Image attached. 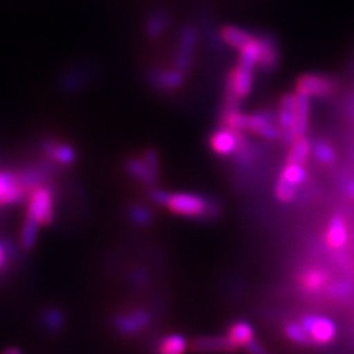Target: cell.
Listing matches in <instances>:
<instances>
[{
    "label": "cell",
    "instance_id": "44dd1931",
    "mask_svg": "<svg viewBox=\"0 0 354 354\" xmlns=\"http://www.w3.org/2000/svg\"><path fill=\"white\" fill-rule=\"evenodd\" d=\"M310 117V97L297 93V109H295V139L306 136Z\"/></svg>",
    "mask_w": 354,
    "mask_h": 354
},
{
    "label": "cell",
    "instance_id": "83f0119b",
    "mask_svg": "<svg viewBox=\"0 0 354 354\" xmlns=\"http://www.w3.org/2000/svg\"><path fill=\"white\" fill-rule=\"evenodd\" d=\"M279 177H282V179H285L286 182H290L294 186H297V185H301L306 180L307 171L304 169V165L285 164V167L282 169Z\"/></svg>",
    "mask_w": 354,
    "mask_h": 354
},
{
    "label": "cell",
    "instance_id": "ac0fdd59",
    "mask_svg": "<svg viewBox=\"0 0 354 354\" xmlns=\"http://www.w3.org/2000/svg\"><path fill=\"white\" fill-rule=\"evenodd\" d=\"M126 170L131 177H135V179L140 180L145 185H152L155 180H157V169L149 165L145 160H143V157L130 158L126 162Z\"/></svg>",
    "mask_w": 354,
    "mask_h": 354
},
{
    "label": "cell",
    "instance_id": "484cf974",
    "mask_svg": "<svg viewBox=\"0 0 354 354\" xmlns=\"http://www.w3.org/2000/svg\"><path fill=\"white\" fill-rule=\"evenodd\" d=\"M283 332H285V335H286L288 339L295 342V344H298V346L313 344L312 338H310V335H308V332L301 326L300 322H298V324L297 322H288L283 328Z\"/></svg>",
    "mask_w": 354,
    "mask_h": 354
},
{
    "label": "cell",
    "instance_id": "e575fe53",
    "mask_svg": "<svg viewBox=\"0 0 354 354\" xmlns=\"http://www.w3.org/2000/svg\"><path fill=\"white\" fill-rule=\"evenodd\" d=\"M247 350H248L250 354H268V353H266V351L263 350V347L259 344V342H257L256 339H254L252 342H250Z\"/></svg>",
    "mask_w": 354,
    "mask_h": 354
},
{
    "label": "cell",
    "instance_id": "4dcf8cb0",
    "mask_svg": "<svg viewBox=\"0 0 354 354\" xmlns=\"http://www.w3.org/2000/svg\"><path fill=\"white\" fill-rule=\"evenodd\" d=\"M129 217L138 226H148L152 221V213L142 205H133L129 212Z\"/></svg>",
    "mask_w": 354,
    "mask_h": 354
},
{
    "label": "cell",
    "instance_id": "cb8c5ba5",
    "mask_svg": "<svg viewBox=\"0 0 354 354\" xmlns=\"http://www.w3.org/2000/svg\"><path fill=\"white\" fill-rule=\"evenodd\" d=\"M40 322L43 329L49 332V334H58L59 330H62L65 325V316L57 307H49L44 310L40 316Z\"/></svg>",
    "mask_w": 354,
    "mask_h": 354
},
{
    "label": "cell",
    "instance_id": "8d00e7d4",
    "mask_svg": "<svg viewBox=\"0 0 354 354\" xmlns=\"http://www.w3.org/2000/svg\"><path fill=\"white\" fill-rule=\"evenodd\" d=\"M0 354H22V350L18 347H8L6 350H3Z\"/></svg>",
    "mask_w": 354,
    "mask_h": 354
},
{
    "label": "cell",
    "instance_id": "7c38bea8",
    "mask_svg": "<svg viewBox=\"0 0 354 354\" xmlns=\"http://www.w3.org/2000/svg\"><path fill=\"white\" fill-rule=\"evenodd\" d=\"M194 353H232L236 348L227 337H198L189 344Z\"/></svg>",
    "mask_w": 354,
    "mask_h": 354
},
{
    "label": "cell",
    "instance_id": "2e32d148",
    "mask_svg": "<svg viewBox=\"0 0 354 354\" xmlns=\"http://www.w3.org/2000/svg\"><path fill=\"white\" fill-rule=\"evenodd\" d=\"M41 226L37 223L35 218L26 214L24 220H22V225L19 227V236H18V245L21 251L30 252L36 248L39 235H40Z\"/></svg>",
    "mask_w": 354,
    "mask_h": 354
},
{
    "label": "cell",
    "instance_id": "52a82bcc",
    "mask_svg": "<svg viewBox=\"0 0 354 354\" xmlns=\"http://www.w3.org/2000/svg\"><path fill=\"white\" fill-rule=\"evenodd\" d=\"M151 324V316L145 310H131V312L120 313L114 317V329L121 337H135L145 330Z\"/></svg>",
    "mask_w": 354,
    "mask_h": 354
},
{
    "label": "cell",
    "instance_id": "7402d4cb",
    "mask_svg": "<svg viewBox=\"0 0 354 354\" xmlns=\"http://www.w3.org/2000/svg\"><path fill=\"white\" fill-rule=\"evenodd\" d=\"M252 35L248 31L234 27V26H226L220 30V39L223 40L227 46L241 50L245 44L251 40Z\"/></svg>",
    "mask_w": 354,
    "mask_h": 354
},
{
    "label": "cell",
    "instance_id": "ba28073f",
    "mask_svg": "<svg viewBox=\"0 0 354 354\" xmlns=\"http://www.w3.org/2000/svg\"><path fill=\"white\" fill-rule=\"evenodd\" d=\"M40 151L46 157L48 161L57 165H62V167H70L77 160V151L66 142H61L58 139L48 138L41 140Z\"/></svg>",
    "mask_w": 354,
    "mask_h": 354
},
{
    "label": "cell",
    "instance_id": "ffe728a7",
    "mask_svg": "<svg viewBox=\"0 0 354 354\" xmlns=\"http://www.w3.org/2000/svg\"><path fill=\"white\" fill-rule=\"evenodd\" d=\"M290 151H288L286 164H297V165H304L312 153V145H310V140L306 136L297 138L294 142L290 143Z\"/></svg>",
    "mask_w": 354,
    "mask_h": 354
},
{
    "label": "cell",
    "instance_id": "f546056e",
    "mask_svg": "<svg viewBox=\"0 0 354 354\" xmlns=\"http://www.w3.org/2000/svg\"><path fill=\"white\" fill-rule=\"evenodd\" d=\"M274 196L279 203H291L295 198V186L279 177L274 185Z\"/></svg>",
    "mask_w": 354,
    "mask_h": 354
},
{
    "label": "cell",
    "instance_id": "8fae6325",
    "mask_svg": "<svg viewBox=\"0 0 354 354\" xmlns=\"http://www.w3.org/2000/svg\"><path fill=\"white\" fill-rule=\"evenodd\" d=\"M208 142L209 148H212L214 153L221 155V157H229V155L235 153L239 149L242 138L241 133L221 127L209 136Z\"/></svg>",
    "mask_w": 354,
    "mask_h": 354
},
{
    "label": "cell",
    "instance_id": "f1b7e54d",
    "mask_svg": "<svg viewBox=\"0 0 354 354\" xmlns=\"http://www.w3.org/2000/svg\"><path fill=\"white\" fill-rule=\"evenodd\" d=\"M325 290L330 298H334V300H342V298L351 297L354 294V283L350 281H339L334 283H328Z\"/></svg>",
    "mask_w": 354,
    "mask_h": 354
},
{
    "label": "cell",
    "instance_id": "d590c367",
    "mask_svg": "<svg viewBox=\"0 0 354 354\" xmlns=\"http://www.w3.org/2000/svg\"><path fill=\"white\" fill-rule=\"evenodd\" d=\"M342 189H344V192H346L350 198H354V180L347 182V183L344 185V187H342Z\"/></svg>",
    "mask_w": 354,
    "mask_h": 354
},
{
    "label": "cell",
    "instance_id": "d6986e66",
    "mask_svg": "<svg viewBox=\"0 0 354 354\" xmlns=\"http://www.w3.org/2000/svg\"><path fill=\"white\" fill-rule=\"evenodd\" d=\"M261 49H260V59L259 65L264 70H273L279 64V49L276 41L270 36H260Z\"/></svg>",
    "mask_w": 354,
    "mask_h": 354
},
{
    "label": "cell",
    "instance_id": "3957f363",
    "mask_svg": "<svg viewBox=\"0 0 354 354\" xmlns=\"http://www.w3.org/2000/svg\"><path fill=\"white\" fill-rule=\"evenodd\" d=\"M254 84V68L238 62L235 68H232L226 79V106L238 108L242 99H245Z\"/></svg>",
    "mask_w": 354,
    "mask_h": 354
},
{
    "label": "cell",
    "instance_id": "e0dca14e",
    "mask_svg": "<svg viewBox=\"0 0 354 354\" xmlns=\"http://www.w3.org/2000/svg\"><path fill=\"white\" fill-rule=\"evenodd\" d=\"M226 337L235 348H247L250 342L254 341V328L247 320H238L229 326Z\"/></svg>",
    "mask_w": 354,
    "mask_h": 354
},
{
    "label": "cell",
    "instance_id": "30bf717a",
    "mask_svg": "<svg viewBox=\"0 0 354 354\" xmlns=\"http://www.w3.org/2000/svg\"><path fill=\"white\" fill-rule=\"evenodd\" d=\"M245 131H252L269 140L281 138V129L273 121L272 113H268V111H261V113L256 114H247Z\"/></svg>",
    "mask_w": 354,
    "mask_h": 354
},
{
    "label": "cell",
    "instance_id": "5bb4252c",
    "mask_svg": "<svg viewBox=\"0 0 354 354\" xmlns=\"http://www.w3.org/2000/svg\"><path fill=\"white\" fill-rule=\"evenodd\" d=\"M347 238H348V232H347L346 218L339 214H335L329 220L328 227H326L325 239H326L328 247L332 250H341L347 243Z\"/></svg>",
    "mask_w": 354,
    "mask_h": 354
},
{
    "label": "cell",
    "instance_id": "1f68e13d",
    "mask_svg": "<svg viewBox=\"0 0 354 354\" xmlns=\"http://www.w3.org/2000/svg\"><path fill=\"white\" fill-rule=\"evenodd\" d=\"M165 28V18L162 15H153L147 24V32L149 36H158Z\"/></svg>",
    "mask_w": 354,
    "mask_h": 354
},
{
    "label": "cell",
    "instance_id": "9a60e30c",
    "mask_svg": "<svg viewBox=\"0 0 354 354\" xmlns=\"http://www.w3.org/2000/svg\"><path fill=\"white\" fill-rule=\"evenodd\" d=\"M196 43V32L194 28H186L180 37L179 43V52L176 57V70L182 71L183 74L189 68V62L192 58V53Z\"/></svg>",
    "mask_w": 354,
    "mask_h": 354
},
{
    "label": "cell",
    "instance_id": "277c9868",
    "mask_svg": "<svg viewBox=\"0 0 354 354\" xmlns=\"http://www.w3.org/2000/svg\"><path fill=\"white\" fill-rule=\"evenodd\" d=\"M300 324L308 332L312 342L316 346H326L334 341L337 335L335 324L325 316L306 315L300 319Z\"/></svg>",
    "mask_w": 354,
    "mask_h": 354
},
{
    "label": "cell",
    "instance_id": "7a4b0ae2",
    "mask_svg": "<svg viewBox=\"0 0 354 354\" xmlns=\"http://www.w3.org/2000/svg\"><path fill=\"white\" fill-rule=\"evenodd\" d=\"M167 207L173 214L189 217V218H205L213 216V204L201 195L195 194H171Z\"/></svg>",
    "mask_w": 354,
    "mask_h": 354
},
{
    "label": "cell",
    "instance_id": "603a6c76",
    "mask_svg": "<svg viewBox=\"0 0 354 354\" xmlns=\"http://www.w3.org/2000/svg\"><path fill=\"white\" fill-rule=\"evenodd\" d=\"M189 342L182 334H170L164 337L157 347V354H185Z\"/></svg>",
    "mask_w": 354,
    "mask_h": 354
},
{
    "label": "cell",
    "instance_id": "8992f818",
    "mask_svg": "<svg viewBox=\"0 0 354 354\" xmlns=\"http://www.w3.org/2000/svg\"><path fill=\"white\" fill-rule=\"evenodd\" d=\"M337 82L322 74H304L295 83V93L307 97H324L335 91Z\"/></svg>",
    "mask_w": 354,
    "mask_h": 354
},
{
    "label": "cell",
    "instance_id": "4316f807",
    "mask_svg": "<svg viewBox=\"0 0 354 354\" xmlns=\"http://www.w3.org/2000/svg\"><path fill=\"white\" fill-rule=\"evenodd\" d=\"M312 153L317 162L324 164V165H330L334 164L337 160V152L332 148L328 142L325 140H317L315 142V145L312 147Z\"/></svg>",
    "mask_w": 354,
    "mask_h": 354
},
{
    "label": "cell",
    "instance_id": "d4e9b609",
    "mask_svg": "<svg viewBox=\"0 0 354 354\" xmlns=\"http://www.w3.org/2000/svg\"><path fill=\"white\" fill-rule=\"evenodd\" d=\"M183 73L179 70H171V71H162L157 73L153 75L152 82L155 86H158L161 88H167V91H174V88L179 87L183 83Z\"/></svg>",
    "mask_w": 354,
    "mask_h": 354
},
{
    "label": "cell",
    "instance_id": "4fadbf2b",
    "mask_svg": "<svg viewBox=\"0 0 354 354\" xmlns=\"http://www.w3.org/2000/svg\"><path fill=\"white\" fill-rule=\"evenodd\" d=\"M329 283V276L325 270L319 268H308L306 269L300 278H298V285L306 294H317Z\"/></svg>",
    "mask_w": 354,
    "mask_h": 354
},
{
    "label": "cell",
    "instance_id": "5b68a950",
    "mask_svg": "<svg viewBox=\"0 0 354 354\" xmlns=\"http://www.w3.org/2000/svg\"><path fill=\"white\" fill-rule=\"evenodd\" d=\"M28 191L17 170H0V207L15 205L27 199Z\"/></svg>",
    "mask_w": 354,
    "mask_h": 354
},
{
    "label": "cell",
    "instance_id": "6da1fadb",
    "mask_svg": "<svg viewBox=\"0 0 354 354\" xmlns=\"http://www.w3.org/2000/svg\"><path fill=\"white\" fill-rule=\"evenodd\" d=\"M26 214L35 218L41 227L53 223L57 216V203H55V191L49 185L36 186L28 192Z\"/></svg>",
    "mask_w": 354,
    "mask_h": 354
},
{
    "label": "cell",
    "instance_id": "d6a6232c",
    "mask_svg": "<svg viewBox=\"0 0 354 354\" xmlns=\"http://www.w3.org/2000/svg\"><path fill=\"white\" fill-rule=\"evenodd\" d=\"M171 194L165 192L164 189H158V187H155V189H151L149 191V199L157 205H161V207H165L169 203V198H170Z\"/></svg>",
    "mask_w": 354,
    "mask_h": 354
},
{
    "label": "cell",
    "instance_id": "836d02e7",
    "mask_svg": "<svg viewBox=\"0 0 354 354\" xmlns=\"http://www.w3.org/2000/svg\"><path fill=\"white\" fill-rule=\"evenodd\" d=\"M10 257H12V250H10V243L0 239V270H3Z\"/></svg>",
    "mask_w": 354,
    "mask_h": 354
},
{
    "label": "cell",
    "instance_id": "9c48e42d",
    "mask_svg": "<svg viewBox=\"0 0 354 354\" xmlns=\"http://www.w3.org/2000/svg\"><path fill=\"white\" fill-rule=\"evenodd\" d=\"M295 109H297V93H286L281 97L278 111V126L281 129V139L285 143L295 140Z\"/></svg>",
    "mask_w": 354,
    "mask_h": 354
}]
</instances>
